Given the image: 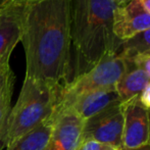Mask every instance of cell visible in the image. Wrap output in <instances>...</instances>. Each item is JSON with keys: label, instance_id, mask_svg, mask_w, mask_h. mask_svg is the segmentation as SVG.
<instances>
[{"label": "cell", "instance_id": "cell-1", "mask_svg": "<svg viewBox=\"0 0 150 150\" xmlns=\"http://www.w3.org/2000/svg\"><path fill=\"white\" fill-rule=\"evenodd\" d=\"M21 42L25 78L64 86L71 75V0H35L22 5Z\"/></svg>", "mask_w": 150, "mask_h": 150}, {"label": "cell", "instance_id": "cell-2", "mask_svg": "<svg viewBox=\"0 0 150 150\" xmlns=\"http://www.w3.org/2000/svg\"><path fill=\"white\" fill-rule=\"evenodd\" d=\"M113 0H71L69 81L87 73L107 56L119 53L113 34Z\"/></svg>", "mask_w": 150, "mask_h": 150}, {"label": "cell", "instance_id": "cell-3", "mask_svg": "<svg viewBox=\"0 0 150 150\" xmlns=\"http://www.w3.org/2000/svg\"><path fill=\"white\" fill-rule=\"evenodd\" d=\"M62 86L25 78L16 103L11 107L5 134V147L55 115Z\"/></svg>", "mask_w": 150, "mask_h": 150}, {"label": "cell", "instance_id": "cell-4", "mask_svg": "<svg viewBox=\"0 0 150 150\" xmlns=\"http://www.w3.org/2000/svg\"><path fill=\"white\" fill-rule=\"evenodd\" d=\"M128 67V61L119 54L107 56L87 73L62 86L58 106L85 93L113 89Z\"/></svg>", "mask_w": 150, "mask_h": 150}, {"label": "cell", "instance_id": "cell-5", "mask_svg": "<svg viewBox=\"0 0 150 150\" xmlns=\"http://www.w3.org/2000/svg\"><path fill=\"white\" fill-rule=\"evenodd\" d=\"M124 113L122 103L109 107L85 120L83 140H93L103 145L122 148Z\"/></svg>", "mask_w": 150, "mask_h": 150}, {"label": "cell", "instance_id": "cell-6", "mask_svg": "<svg viewBox=\"0 0 150 150\" xmlns=\"http://www.w3.org/2000/svg\"><path fill=\"white\" fill-rule=\"evenodd\" d=\"M124 113L122 150H135L150 144V109L143 106L139 96L122 103Z\"/></svg>", "mask_w": 150, "mask_h": 150}, {"label": "cell", "instance_id": "cell-7", "mask_svg": "<svg viewBox=\"0 0 150 150\" xmlns=\"http://www.w3.org/2000/svg\"><path fill=\"white\" fill-rule=\"evenodd\" d=\"M46 150H79L83 142L85 120L69 109L58 110Z\"/></svg>", "mask_w": 150, "mask_h": 150}, {"label": "cell", "instance_id": "cell-8", "mask_svg": "<svg viewBox=\"0 0 150 150\" xmlns=\"http://www.w3.org/2000/svg\"><path fill=\"white\" fill-rule=\"evenodd\" d=\"M113 34L122 42L150 29V16L140 0H132L113 10Z\"/></svg>", "mask_w": 150, "mask_h": 150}, {"label": "cell", "instance_id": "cell-9", "mask_svg": "<svg viewBox=\"0 0 150 150\" xmlns=\"http://www.w3.org/2000/svg\"><path fill=\"white\" fill-rule=\"evenodd\" d=\"M122 103L115 88L113 89H105L93 91L85 93L71 101L61 104L57 107L56 111L62 109H69L77 113L84 120L90 119L94 115L100 113L101 111L115 106Z\"/></svg>", "mask_w": 150, "mask_h": 150}, {"label": "cell", "instance_id": "cell-10", "mask_svg": "<svg viewBox=\"0 0 150 150\" xmlns=\"http://www.w3.org/2000/svg\"><path fill=\"white\" fill-rule=\"evenodd\" d=\"M22 5H11L0 9V67L9 64L14 47L21 42Z\"/></svg>", "mask_w": 150, "mask_h": 150}, {"label": "cell", "instance_id": "cell-11", "mask_svg": "<svg viewBox=\"0 0 150 150\" xmlns=\"http://www.w3.org/2000/svg\"><path fill=\"white\" fill-rule=\"evenodd\" d=\"M53 124L54 119L51 117L24 136L20 137L12 144L6 147V150H46L53 130Z\"/></svg>", "mask_w": 150, "mask_h": 150}, {"label": "cell", "instance_id": "cell-12", "mask_svg": "<svg viewBox=\"0 0 150 150\" xmlns=\"http://www.w3.org/2000/svg\"><path fill=\"white\" fill-rule=\"evenodd\" d=\"M128 65L127 71L115 85V91L119 94L122 103L138 97L150 80L142 69L132 67L129 63Z\"/></svg>", "mask_w": 150, "mask_h": 150}, {"label": "cell", "instance_id": "cell-13", "mask_svg": "<svg viewBox=\"0 0 150 150\" xmlns=\"http://www.w3.org/2000/svg\"><path fill=\"white\" fill-rule=\"evenodd\" d=\"M16 77L11 76L3 89L0 91V150L5 147V134L7 128L8 117L11 110V98L13 94V87Z\"/></svg>", "mask_w": 150, "mask_h": 150}, {"label": "cell", "instance_id": "cell-14", "mask_svg": "<svg viewBox=\"0 0 150 150\" xmlns=\"http://www.w3.org/2000/svg\"><path fill=\"white\" fill-rule=\"evenodd\" d=\"M117 54L125 59L138 54H150V29L122 42Z\"/></svg>", "mask_w": 150, "mask_h": 150}, {"label": "cell", "instance_id": "cell-15", "mask_svg": "<svg viewBox=\"0 0 150 150\" xmlns=\"http://www.w3.org/2000/svg\"><path fill=\"white\" fill-rule=\"evenodd\" d=\"M126 60L132 67L142 69L150 79V54H138Z\"/></svg>", "mask_w": 150, "mask_h": 150}, {"label": "cell", "instance_id": "cell-16", "mask_svg": "<svg viewBox=\"0 0 150 150\" xmlns=\"http://www.w3.org/2000/svg\"><path fill=\"white\" fill-rule=\"evenodd\" d=\"M110 146L103 145L93 140H83L79 150H108Z\"/></svg>", "mask_w": 150, "mask_h": 150}, {"label": "cell", "instance_id": "cell-17", "mask_svg": "<svg viewBox=\"0 0 150 150\" xmlns=\"http://www.w3.org/2000/svg\"><path fill=\"white\" fill-rule=\"evenodd\" d=\"M13 75L14 74L9 64L4 65V67H0V91L3 89L5 84L9 80V78Z\"/></svg>", "mask_w": 150, "mask_h": 150}, {"label": "cell", "instance_id": "cell-18", "mask_svg": "<svg viewBox=\"0 0 150 150\" xmlns=\"http://www.w3.org/2000/svg\"><path fill=\"white\" fill-rule=\"evenodd\" d=\"M139 101L145 108L150 109V80L139 95Z\"/></svg>", "mask_w": 150, "mask_h": 150}, {"label": "cell", "instance_id": "cell-19", "mask_svg": "<svg viewBox=\"0 0 150 150\" xmlns=\"http://www.w3.org/2000/svg\"><path fill=\"white\" fill-rule=\"evenodd\" d=\"M31 1H35V0H0V9L11 5H24Z\"/></svg>", "mask_w": 150, "mask_h": 150}, {"label": "cell", "instance_id": "cell-20", "mask_svg": "<svg viewBox=\"0 0 150 150\" xmlns=\"http://www.w3.org/2000/svg\"><path fill=\"white\" fill-rule=\"evenodd\" d=\"M141 4L144 7V9L148 12V14L150 16V0H140Z\"/></svg>", "mask_w": 150, "mask_h": 150}, {"label": "cell", "instance_id": "cell-21", "mask_svg": "<svg viewBox=\"0 0 150 150\" xmlns=\"http://www.w3.org/2000/svg\"><path fill=\"white\" fill-rule=\"evenodd\" d=\"M113 1H115L117 6H122V5H124V4L128 3V2L132 1V0H113Z\"/></svg>", "mask_w": 150, "mask_h": 150}, {"label": "cell", "instance_id": "cell-22", "mask_svg": "<svg viewBox=\"0 0 150 150\" xmlns=\"http://www.w3.org/2000/svg\"><path fill=\"white\" fill-rule=\"evenodd\" d=\"M135 150H150V144H149V145H146V146L140 147V148L135 149Z\"/></svg>", "mask_w": 150, "mask_h": 150}, {"label": "cell", "instance_id": "cell-23", "mask_svg": "<svg viewBox=\"0 0 150 150\" xmlns=\"http://www.w3.org/2000/svg\"><path fill=\"white\" fill-rule=\"evenodd\" d=\"M108 150H117V148H113V147H110Z\"/></svg>", "mask_w": 150, "mask_h": 150}, {"label": "cell", "instance_id": "cell-24", "mask_svg": "<svg viewBox=\"0 0 150 150\" xmlns=\"http://www.w3.org/2000/svg\"><path fill=\"white\" fill-rule=\"evenodd\" d=\"M117 150H122V149H117Z\"/></svg>", "mask_w": 150, "mask_h": 150}]
</instances>
